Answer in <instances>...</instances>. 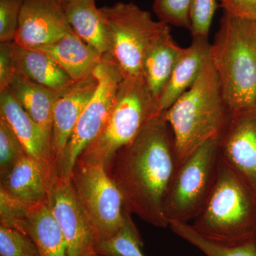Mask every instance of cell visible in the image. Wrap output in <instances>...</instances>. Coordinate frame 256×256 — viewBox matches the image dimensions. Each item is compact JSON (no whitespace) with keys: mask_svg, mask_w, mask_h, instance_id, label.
Returning <instances> with one entry per match:
<instances>
[{"mask_svg":"<svg viewBox=\"0 0 256 256\" xmlns=\"http://www.w3.org/2000/svg\"><path fill=\"white\" fill-rule=\"evenodd\" d=\"M174 137L164 112L144 126L137 137L106 165L124 198L128 212L144 222L169 226L165 197L178 169Z\"/></svg>","mask_w":256,"mask_h":256,"instance_id":"6da1fadb","label":"cell"},{"mask_svg":"<svg viewBox=\"0 0 256 256\" xmlns=\"http://www.w3.org/2000/svg\"><path fill=\"white\" fill-rule=\"evenodd\" d=\"M232 114L208 58L196 82L164 112L174 137L178 166L203 143L220 140Z\"/></svg>","mask_w":256,"mask_h":256,"instance_id":"7a4b0ae2","label":"cell"},{"mask_svg":"<svg viewBox=\"0 0 256 256\" xmlns=\"http://www.w3.org/2000/svg\"><path fill=\"white\" fill-rule=\"evenodd\" d=\"M210 60L232 112L256 105V22L224 12Z\"/></svg>","mask_w":256,"mask_h":256,"instance_id":"3957f363","label":"cell"},{"mask_svg":"<svg viewBox=\"0 0 256 256\" xmlns=\"http://www.w3.org/2000/svg\"><path fill=\"white\" fill-rule=\"evenodd\" d=\"M192 227L210 242L236 246L256 234V195L220 156L216 180Z\"/></svg>","mask_w":256,"mask_h":256,"instance_id":"277c9868","label":"cell"},{"mask_svg":"<svg viewBox=\"0 0 256 256\" xmlns=\"http://www.w3.org/2000/svg\"><path fill=\"white\" fill-rule=\"evenodd\" d=\"M161 114L144 76H124L104 129L77 160L106 166L118 151L132 142L152 119Z\"/></svg>","mask_w":256,"mask_h":256,"instance_id":"5b68a950","label":"cell"},{"mask_svg":"<svg viewBox=\"0 0 256 256\" xmlns=\"http://www.w3.org/2000/svg\"><path fill=\"white\" fill-rule=\"evenodd\" d=\"M218 140L206 141L178 165L165 197L164 213L170 224L194 220L206 206L216 180Z\"/></svg>","mask_w":256,"mask_h":256,"instance_id":"8992f818","label":"cell"},{"mask_svg":"<svg viewBox=\"0 0 256 256\" xmlns=\"http://www.w3.org/2000/svg\"><path fill=\"white\" fill-rule=\"evenodd\" d=\"M100 11L108 34V56L117 64L124 76H143L146 52L166 24L156 21L149 12L132 2H118L102 6Z\"/></svg>","mask_w":256,"mask_h":256,"instance_id":"52a82bcc","label":"cell"},{"mask_svg":"<svg viewBox=\"0 0 256 256\" xmlns=\"http://www.w3.org/2000/svg\"><path fill=\"white\" fill-rule=\"evenodd\" d=\"M70 180L95 245L114 235L124 225L129 212L105 164L77 160Z\"/></svg>","mask_w":256,"mask_h":256,"instance_id":"ba28073f","label":"cell"},{"mask_svg":"<svg viewBox=\"0 0 256 256\" xmlns=\"http://www.w3.org/2000/svg\"><path fill=\"white\" fill-rule=\"evenodd\" d=\"M94 74L97 88L77 122L57 169L58 178L64 180H70L78 156L104 129L124 78L118 66L108 55L102 57Z\"/></svg>","mask_w":256,"mask_h":256,"instance_id":"9c48e42d","label":"cell"},{"mask_svg":"<svg viewBox=\"0 0 256 256\" xmlns=\"http://www.w3.org/2000/svg\"><path fill=\"white\" fill-rule=\"evenodd\" d=\"M220 156L256 195V105L232 112L218 140Z\"/></svg>","mask_w":256,"mask_h":256,"instance_id":"30bf717a","label":"cell"},{"mask_svg":"<svg viewBox=\"0 0 256 256\" xmlns=\"http://www.w3.org/2000/svg\"><path fill=\"white\" fill-rule=\"evenodd\" d=\"M74 32L58 0H24L14 42L18 46L33 48Z\"/></svg>","mask_w":256,"mask_h":256,"instance_id":"8fae6325","label":"cell"},{"mask_svg":"<svg viewBox=\"0 0 256 256\" xmlns=\"http://www.w3.org/2000/svg\"><path fill=\"white\" fill-rule=\"evenodd\" d=\"M48 204L66 242L67 256H92L94 237L79 206L70 180L58 178L52 186Z\"/></svg>","mask_w":256,"mask_h":256,"instance_id":"7c38bea8","label":"cell"},{"mask_svg":"<svg viewBox=\"0 0 256 256\" xmlns=\"http://www.w3.org/2000/svg\"><path fill=\"white\" fill-rule=\"evenodd\" d=\"M57 178L54 168L28 154L0 174V190L28 204H38L48 202Z\"/></svg>","mask_w":256,"mask_h":256,"instance_id":"4fadbf2b","label":"cell"},{"mask_svg":"<svg viewBox=\"0 0 256 256\" xmlns=\"http://www.w3.org/2000/svg\"><path fill=\"white\" fill-rule=\"evenodd\" d=\"M97 86L98 79L92 74L74 82L56 101L54 110L52 146L57 169L77 122Z\"/></svg>","mask_w":256,"mask_h":256,"instance_id":"5bb4252c","label":"cell"},{"mask_svg":"<svg viewBox=\"0 0 256 256\" xmlns=\"http://www.w3.org/2000/svg\"><path fill=\"white\" fill-rule=\"evenodd\" d=\"M0 118L9 124L28 156L43 162L57 171L52 140L24 110L9 88L0 90Z\"/></svg>","mask_w":256,"mask_h":256,"instance_id":"9a60e30c","label":"cell"},{"mask_svg":"<svg viewBox=\"0 0 256 256\" xmlns=\"http://www.w3.org/2000/svg\"><path fill=\"white\" fill-rule=\"evenodd\" d=\"M210 48L208 38L192 36L191 44L184 48L183 54L160 96L158 101L160 112L168 110L196 82L204 66L210 58Z\"/></svg>","mask_w":256,"mask_h":256,"instance_id":"2e32d148","label":"cell"},{"mask_svg":"<svg viewBox=\"0 0 256 256\" xmlns=\"http://www.w3.org/2000/svg\"><path fill=\"white\" fill-rule=\"evenodd\" d=\"M32 50H38L50 57L74 82L92 76L102 60V57L75 32L50 44Z\"/></svg>","mask_w":256,"mask_h":256,"instance_id":"e0dca14e","label":"cell"},{"mask_svg":"<svg viewBox=\"0 0 256 256\" xmlns=\"http://www.w3.org/2000/svg\"><path fill=\"white\" fill-rule=\"evenodd\" d=\"M184 48L178 46L166 24L152 42L143 62V76L153 96L159 101Z\"/></svg>","mask_w":256,"mask_h":256,"instance_id":"ac0fdd59","label":"cell"},{"mask_svg":"<svg viewBox=\"0 0 256 256\" xmlns=\"http://www.w3.org/2000/svg\"><path fill=\"white\" fill-rule=\"evenodd\" d=\"M8 88L24 110L52 140L54 110L63 92L40 85L18 72L12 78Z\"/></svg>","mask_w":256,"mask_h":256,"instance_id":"d6986e66","label":"cell"},{"mask_svg":"<svg viewBox=\"0 0 256 256\" xmlns=\"http://www.w3.org/2000/svg\"><path fill=\"white\" fill-rule=\"evenodd\" d=\"M96 0H67L62 3L69 24L80 38L101 56L110 50L108 34Z\"/></svg>","mask_w":256,"mask_h":256,"instance_id":"ffe728a7","label":"cell"},{"mask_svg":"<svg viewBox=\"0 0 256 256\" xmlns=\"http://www.w3.org/2000/svg\"><path fill=\"white\" fill-rule=\"evenodd\" d=\"M14 60L16 72L56 92H64L76 82L54 60L38 50L15 43Z\"/></svg>","mask_w":256,"mask_h":256,"instance_id":"44dd1931","label":"cell"},{"mask_svg":"<svg viewBox=\"0 0 256 256\" xmlns=\"http://www.w3.org/2000/svg\"><path fill=\"white\" fill-rule=\"evenodd\" d=\"M22 232L34 242L40 256H67L66 242L48 202L32 207Z\"/></svg>","mask_w":256,"mask_h":256,"instance_id":"7402d4cb","label":"cell"},{"mask_svg":"<svg viewBox=\"0 0 256 256\" xmlns=\"http://www.w3.org/2000/svg\"><path fill=\"white\" fill-rule=\"evenodd\" d=\"M128 212L124 225L109 238L96 244V254L106 256H146L142 240L136 224Z\"/></svg>","mask_w":256,"mask_h":256,"instance_id":"603a6c76","label":"cell"},{"mask_svg":"<svg viewBox=\"0 0 256 256\" xmlns=\"http://www.w3.org/2000/svg\"><path fill=\"white\" fill-rule=\"evenodd\" d=\"M169 227L174 234L200 249L206 256H256L254 240L239 245H220L204 238L188 223L172 222Z\"/></svg>","mask_w":256,"mask_h":256,"instance_id":"cb8c5ba5","label":"cell"},{"mask_svg":"<svg viewBox=\"0 0 256 256\" xmlns=\"http://www.w3.org/2000/svg\"><path fill=\"white\" fill-rule=\"evenodd\" d=\"M192 1L154 0L152 9L162 22L190 30Z\"/></svg>","mask_w":256,"mask_h":256,"instance_id":"d4e9b609","label":"cell"},{"mask_svg":"<svg viewBox=\"0 0 256 256\" xmlns=\"http://www.w3.org/2000/svg\"><path fill=\"white\" fill-rule=\"evenodd\" d=\"M0 256H40L36 244L26 234L0 225Z\"/></svg>","mask_w":256,"mask_h":256,"instance_id":"484cf974","label":"cell"},{"mask_svg":"<svg viewBox=\"0 0 256 256\" xmlns=\"http://www.w3.org/2000/svg\"><path fill=\"white\" fill-rule=\"evenodd\" d=\"M26 156L24 148L9 124L0 118V174Z\"/></svg>","mask_w":256,"mask_h":256,"instance_id":"4316f807","label":"cell"},{"mask_svg":"<svg viewBox=\"0 0 256 256\" xmlns=\"http://www.w3.org/2000/svg\"><path fill=\"white\" fill-rule=\"evenodd\" d=\"M33 206L16 200L0 190V225L22 232L23 224Z\"/></svg>","mask_w":256,"mask_h":256,"instance_id":"83f0119b","label":"cell"},{"mask_svg":"<svg viewBox=\"0 0 256 256\" xmlns=\"http://www.w3.org/2000/svg\"><path fill=\"white\" fill-rule=\"evenodd\" d=\"M217 0H192L191 28L192 36L208 38L212 21L218 8Z\"/></svg>","mask_w":256,"mask_h":256,"instance_id":"f1b7e54d","label":"cell"},{"mask_svg":"<svg viewBox=\"0 0 256 256\" xmlns=\"http://www.w3.org/2000/svg\"><path fill=\"white\" fill-rule=\"evenodd\" d=\"M24 0H0V42H14Z\"/></svg>","mask_w":256,"mask_h":256,"instance_id":"f546056e","label":"cell"},{"mask_svg":"<svg viewBox=\"0 0 256 256\" xmlns=\"http://www.w3.org/2000/svg\"><path fill=\"white\" fill-rule=\"evenodd\" d=\"M14 42L0 43V90L8 88L16 73Z\"/></svg>","mask_w":256,"mask_h":256,"instance_id":"4dcf8cb0","label":"cell"},{"mask_svg":"<svg viewBox=\"0 0 256 256\" xmlns=\"http://www.w3.org/2000/svg\"><path fill=\"white\" fill-rule=\"evenodd\" d=\"M224 12L236 18L256 22V0H217Z\"/></svg>","mask_w":256,"mask_h":256,"instance_id":"1f68e13d","label":"cell"},{"mask_svg":"<svg viewBox=\"0 0 256 256\" xmlns=\"http://www.w3.org/2000/svg\"><path fill=\"white\" fill-rule=\"evenodd\" d=\"M92 256H106L100 255V254H94V255H92Z\"/></svg>","mask_w":256,"mask_h":256,"instance_id":"d6a6232c","label":"cell"},{"mask_svg":"<svg viewBox=\"0 0 256 256\" xmlns=\"http://www.w3.org/2000/svg\"><path fill=\"white\" fill-rule=\"evenodd\" d=\"M254 244H255V246H256V234L255 236V238H254Z\"/></svg>","mask_w":256,"mask_h":256,"instance_id":"836d02e7","label":"cell"},{"mask_svg":"<svg viewBox=\"0 0 256 256\" xmlns=\"http://www.w3.org/2000/svg\"><path fill=\"white\" fill-rule=\"evenodd\" d=\"M60 3L64 2L67 1V0H58Z\"/></svg>","mask_w":256,"mask_h":256,"instance_id":"e575fe53","label":"cell"}]
</instances>
